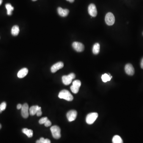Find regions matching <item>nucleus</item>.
Returning a JSON list of instances; mask_svg holds the SVG:
<instances>
[{
  "instance_id": "nucleus-1",
  "label": "nucleus",
  "mask_w": 143,
  "mask_h": 143,
  "mask_svg": "<svg viewBox=\"0 0 143 143\" xmlns=\"http://www.w3.org/2000/svg\"><path fill=\"white\" fill-rule=\"evenodd\" d=\"M58 96L60 99H64L69 102L72 101L74 99V97L71 93L69 91L66 89H64L60 91Z\"/></svg>"
},
{
  "instance_id": "nucleus-2",
  "label": "nucleus",
  "mask_w": 143,
  "mask_h": 143,
  "mask_svg": "<svg viewBox=\"0 0 143 143\" xmlns=\"http://www.w3.org/2000/svg\"><path fill=\"white\" fill-rule=\"evenodd\" d=\"M51 131L53 138L56 139H58L61 137V130L59 127L53 126L50 128Z\"/></svg>"
},
{
  "instance_id": "nucleus-3",
  "label": "nucleus",
  "mask_w": 143,
  "mask_h": 143,
  "mask_svg": "<svg viewBox=\"0 0 143 143\" xmlns=\"http://www.w3.org/2000/svg\"><path fill=\"white\" fill-rule=\"evenodd\" d=\"M75 75L74 73H70L67 75H63L62 77L63 82L65 85H69L71 83L72 80L75 78Z\"/></svg>"
},
{
  "instance_id": "nucleus-4",
  "label": "nucleus",
  "mask_w": 143,
  "mask_h": 143,
  "mask_svg": "<svg viewBox=\"0 0 143 143\" xmlns=\"http://www.w3.org/2000/svg\"><path fill=\"white\" fill-rule=\"evenodd\" d=\"M98 113H92L89 114L86 118V122L89 124H91L95 121L98 117Z\"/></svg>"
},
{
  "instance_id": "nucleus-5",
  "label": "nucleus",
  "mask_w": 143,
  "mask_h": 143,
  "mask_svg": "<svg viewBox=\"0 0 143 143\" xmlns=\"http://www.w3.org/2000/svg\"><path fill=\"white\" fill-rule=\"evenodd\" d=\"M105 21L108 26H112L115 22V17L113 14L111 12H108L105 17Z\"/></svg>"
},
{
  "instance_id": "nucleus-6",
  "label": "nucleus",
  "mask_w": 143,
  "mask_h": 143,
  "mask_svg": "<svg viewBox=\"0 0 143 143\" xmlns=\"http://www.w3.org/2000/svg\"><path fill=\"white\" fill-rule=\"evenodd\" d=\"M81 85V82L79 80H75L72 82V85L70 87L71 91L74 94H77Z\"/></svg>"
},
{
  "instance_id": "nucleus-7",
  "label": "nucleus",
  "mask_w": 143,
  "mask_h": 143,
  "mask_svg": "<svg viewBox=\"0 0 143 143\" xmlns=\"http://www.w3.org/2000/svg\"><path fill=\"white\" fill-rule=\"evenodd\" d=\"M29 105L27 103H24L22 105L21 108V114L23 118L26 119L28 117L29 115Z\"/></svg>"
},
{
  "instance_id": "nucleus-8",
  "label": "nucleus",
  "mask_w": 143,
  "mask_h": 143,
  "mask_svg": "<svg viewBox=\"0 0 143 143\" xmlns=\"http://www.w3.org/2000/svg\"><path fill=\"white\" fill-rule=\"evenodd\" d=\"M88 11L89 15L92 17H96L97 15V11L96 7L94 4H91L89 6Z\"/></svg>"
},
{
  "instance_id": "nucleus-9",
  "label": "nucleus",
  "mask_w": 143,
  "mask_h": 143,
  "mask_svg": "<svg viewBox=\"0 0 143 143\" xmlns=\"http://www.w3.org/2000/svg\"><path fill=\"white\" fill-rule=\"evenodd\" d=\"M77 116V112L75 110L69 111L66 114L67 118L69 122L73 121L76 119Z\"/></svg>"
},
{
  "instance_id": "nucleus-10",
  "label": "nucleus",
  "mask_w": 143,
  "mask_h": 143,
  "mask_svg": "<svg viewBox=\"0 0 143 143\" xmlns=\"http://www.w3.org/2000/svg\"><path fill=\"white\" fill-rule=\"evenodd\" d=\"M72 47L75 50L78 52H81L84 49V46L82 44L78 42H74L72 44Z\"/></svg>"
},
{
  "instance_id": "nucleus-11",
  "label": "nucleus",
  "mask_w": 143,
  "mask_h": 143,
  "mask_svg": "<svg viewBox=\"0 0 143 143\" xmlns=\"http://www.w3.org/2000/svg\"><path fill=\"white\" fill-rule=\"evenodd\" d=\"M125 71L128 75H133L134 74V69L131 64H127L125 66Z\"/></svg>"
},
{
  "instance_id": "nucleus-12",
  "label": "nucleus",
  "mask_w": 143,
  "mask_h": 143,
  "mask_svg": "<svg viewBox=\"0 0 143 143\" xmlns=\"http://www.w3.org/2000/svg\"><path fill=\"white\" fill-rule=\"evenodd\" d=\"M64 67V63L62 62H59L58 63L53 65L51 67V71L52 73H55L56 71L59 70L60 69H62Z\"/></svg>"
},
{
  "instance_id": "nucleus-13",
  "label": "nucleus",
  "mask_w": 143,
  "mask_h": 143,
  "mask_svg": "<svg viewBox=\"0 0 143 143\" xmlns=\"http://www.w3.org/2000/svg\"><path fill=\"white\" fill-rule=\"evenodd\" d=\"M58 13L61 16L66 17L69 14V11L67 9H63L61 7H58L57 9Z\"/></svg>"
},
{
  "instance_id": "nucleus-14",
  "label": "nucleus",
  "mask_w": 143,
  "mask_h": 143,
  "mask_svg": "<svg viewBox=\"0 0 143 143\" xmlns=\"http://www.w3.org/2000/svg\"><path fill=\"white\" fill-rule=\"evenodd\" d=\"M28 72V70L27 68H23L20 70L18 73L17 75L19 78H22L27 75Z\"/></svg>"
},
{
  "instance_id": "nucleus-15",
  "label": "nucleus",
  "mask_w": 143,
  "mask_h": 143,
  "mask_svg": "<svg viewBox=\"0 0 143 143\" xmlns=\"http://www.w3.org/2000/svg\"><path fill=\"white\" fill-rule=\"evenodd\" d=\"M40 107L38 105L32 106L29 109V113L31 115L33 116L36 114L37 111L39 109Z\"/></svg>"
},
{
  "instance_id": "nucleus-16",
  "label": "nucleus",
  "mask_w": 143,
  "mask_h": 143,
  "mask_svg": "<svg viewBox=\"0 0 143 143\" xmlns=\"http://www.w3.org/2000/svg\"><path fill=\"white\" fill-rule=\"evenodd\" d=\"M23 132L26 134L28 138H31L33 136V130L28 128H23L22 130Z\"/></svg>"
},
{
  "instance_id": "nucleus-17",
  "label": "nucleus",
  "mask_w": 143,
  "mask_h": 143,
  "mask_svg": "<svg viewBox=\"0 0 143 143\" xmlns=\"http://www.w3.org/2000/svg\"><path fill=\"white\" fill-rule=\"evenodd\" d=\"M92 51L95 55L99 54L100 51V45L99 43H96L94 45Z\"/></svg>"
},
{
  "instance_id": "nucleus-18",
  "label": "nucleus",
  "mask_w": 143,
  "mask_h": 143,
  "mask_svg": "<svg viewBox=\"0 0 143 143\" xmlns=\"http://www.w3.org/2000/svg\"><path fill=\"white\" fill-rule=\"evenodd\" d=\"M20 29L17 25L14 26L11 30V33L13 36H16L19 34Z\"/></svg>"
},
{
  "instance_id": "nucleus-19",
  "label": "nucleus",
  "mask_w": 143,
  "mask_h": 143,
  "mask_svg": "<svg viewBox=\"0 0 143 143\" xmlns=\"http://www.w3.org/2000/svg\"><path fill=\"white\" fill-rule=\"evenodd\" d=\"M112 78V76L110 74H105L103 75L102 76V79L104 82H107L108 81H109Z\"/></svg>"
},
{
  "instance_id": "nucleus-20",
  "label": "nucleus",
  "mask_w": 143,
  "mask_h": 143,
  "mask_svg": "<svg viewBox=\"0 0 143 143\" xmlns=\"http://www.w3.org/2000/svg\"><path fill=\"white\" fill-rule=\"evenodd\" d=\"M113 143H123L122 138L118 135L114 136L112 139Z\"/></svg>"
},
{
  "instance_id": "nucleus-21",
  "label": "nucleus",
  "mask_w": 143,
  "mask_h": 143,
  "mask_svg": "<svg viewBox=\"0 0 143 143\" xmlns=\"http://www.w3.org/2000/svg\"><path fill=\"white\" fill-rule=\"evenodd\" d=\"M7 9V14L8 15H11L12 14V11L14 10V7L9 3L6 4L5 5Z\"/></svg>"
},
{
  "instance_id": "nucleus-22",
  "label": "nucleus",
  "mask_w": 143,
  "mask_h": 143,
  "mask_svg": "<svg viewBox=\"0 0 143 143\" xmlns=\"http://www.w3.org/2000/svg\"><path fill=\"white\" fill-rule=\"evenodd\" d=\"M48 120V119L47 117H43V118H41V119H40L39 121V124H44L45 122H46Z\"/></svg>"
},
{
  "instance_id": "nucleus-23",
  "label": "nucleus",
  "mask_w": 143,
  "mask_h": 143,
  "mask_svg": "<svg viewBox=\"0 0 143 143\" xmlns=\"http://www.w3.org/2000/svg\"><path fill=\"white\" fill-rule=\"evenodd\" d=\"M6 103L5 102H4L0 105V109H1L2 111H3L6 108Z\"/></svg>"
},
{
  "instance_id": "nucleus-24",
  "label": "nucleus",
  "mask_w": 143,
  "mask_h": 143,
  "mask_svg": "<svg viewBox=\"0 0 143 143\" xmlns=\"http://www.w3.org/2000/svg\"><path fill=\"white\" fill-rule=\"evenodd\" d=\"M51 124H52V123H51V122L50 121H49V120H48L47 121H46V122H45L44 124L45 126V127H50V126H51Z\"/></svg>"
},
{
  "instance_id": "nucleus-25",
  "label": "nucleus",
  "mask_w": 143,
  "mask_h": 143,
  "mask_svg": "<svg viewBox=\"0 0 143 143\" xmlns=\"http://www.w3.org/2000/svg\"><path fill=\"white\" fill-rule=\"evenodd\" d=\"M45 140V139L44 138H40V139L39 140H37V141L36 143H44Z\"/></svg>"
},
{
  "instance_id": "nucleus-26",
  "label": "nucleus",
  "mask_w": 143,
  "mask_h": 143,
  "mask_svg": "<svg viewBox=\"0 0 143 143\" xmlns=\"http://www.w3.org/2000/svg\"><path fill=\"white\" fill-rule=\"evenodd\" d=\"M42 113L41 111V107H40L38 111H37V115L38 116H41L42 115Z\"/></svg>"
},
{
  "instance_id": "nucleus-27",
  "label": "nucleus",
  "mask_w": 143,
  "mask_h": 143,
  "mask_svg": "<svg viewBox=\"0 0 143 143\" xmlns=\"http://www.w3.org/2000/svg\"><path fill=\"white\" fill-rule=\"evenodd\" d=\"M22 105L21 104H19L17 105V108L18 109H21L22 107Z\"/></svg>"
},
{
  "instance_id": "nucleus-28",
  "label": "nucleus",
  "mask_w": 143,
  "mask_h": 143,
  "mask_svg": "<svg viewBox=\"0 0 143 143\" xmlns=\"http://www.w3.org/2000/svg\"><path fill=\"white\" fill-rule=\"evenodd\" d=\"M44 143H51V141L48 139H45Z\"/></svg>"
},
{
  "instance_id": "nucleus-29",
  "label": "nucleus",
  "mask_w": 143,
  "mask_h": 143,
  "mask_svg": "<svg viewBox=\"0 0 143 143\" xmlns=\"http://www.w3.org/2000/svg\"><path fill=\"white\" fill-rule=\"evenodd\" d=\"M141 69H143V58L141 59Z\"/></svg>"
},
{
  "instance_id": "nucleus-30",
  "label": "nucleus",
  "mask_w": 143,
  "mask_h": 143,
  "mask_svg": "<svg viewBox=\"0 0 143 143\" xmlns=\"http://www.w3.org/2000/svg\"><path fill=\"white\" fill-rule=\"evenodd\" d=\"M66 1H69L70 3H73L74 1V0H66Z\"/></svg>"
},
{
  "instance_id": "nucleus-31",
  "label": "nucleus",
  "mask_w": 143,
  "mask_h": 143,
  "mask_svg": "<svg viewBox=\"0 0 143 143\" xmlns=\"http://www.w3.org/2000/svg\"><path fill=\"white\" fill-rule=\"evenodd\" d=\"M2 2H3V0H0V5L2 4Z\"/></svg>"
},
{
  "instance_id": "nucleus-32",
  "label": "nucleus",
  "mask_w": 143,
  "mask_h": 143,
  "mask_svg": "<svg viewBox=\"0 0 143 143\" xmlns=\"http://www.w3.org/2000/svg\"><path fill=\"white\" fill-rule=\"evenodd\" d=\"M2 111H1V109H0V113H2Z\"/></svg>"
},
{
  "instance_id": "nucleus-33",
  "label": "nucleus",
  "mask_w": 143,
  "mask_h": 143,
  "mask_svg": "<svg viewBox=\"0 0 143 143\" xmlns=\"http://www.w3.org/2000/svg\"><path fill=\"white\" fill-rule=\"evenodd\" d=\"M32 1H37V0H32Z\"/></svg>"
},
{
  "instance_id": "nucleus-34",
  "label": "nucleus",
  "mask_w": 143,
  "mask_h": 143,
  "mask_svg": "<svg viewBox=\"0 0 143 143\" xmlns=\"http://www.w3.org/2000/svg\"><path fill=\"white\" fill-rule=\"evenodd\" d=\"M1 128V124H0V129Z\"/></svg>"
},
{
  "instance_id": "nucleus-35",
  "label": "nucleus",
  "mask_w": 143,
  "mask_h": 143,
  "mask_svg": "<svg viewBox=\"0 0 143 143\" xmlns=\"http://www.w3.org/2000/svg\"></svg>"
}]
</instances>
